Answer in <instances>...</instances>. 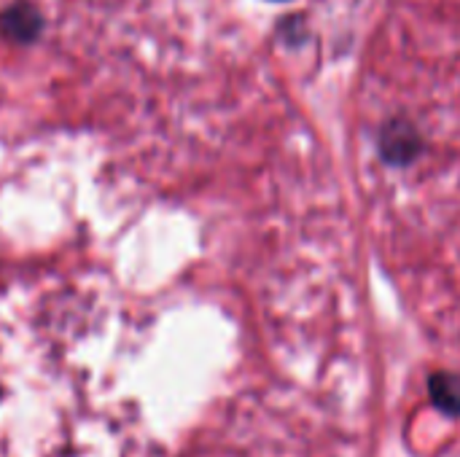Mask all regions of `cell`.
<instances>
[{
	"label": "cell",
	"mask_w": 460,
	"mask_h": 457,
	"mask_svg": "<svg viewBox=\"0 0 460 457\" xmlns=\"http://www.w3.org/2000/svg\"><path fill=\"white\" fill-rule=\"evenodd\" d=\"M380 148H383V156H385L391 164H407V162L418 154L420 140H418V135H415L412 127L396 124V127H391V129L383 132Z\"/></svg>",
	"instance_id": "1"
},
{
	"label": "cell",
	"mask_w": 460,
	"mask_h": 457,
	"mask_svg": "<svg viewBox=\"0 0 460 457\" xmlns=\"http://www.w3.org/2000/svg\"><path fill=\"white\" fill-rule=\"evenodd\" d=\"M3 27H5L13 38H32L35 30H38V16H35L27 5H19V8H13V11L3 19Z\"/></svg>",
	"instance_id": "2"
},
{
	"label": "cell",
	"mask_w": 460,
	"mask_h": 457,
	"mask_svg": "<svg viewBox=\"0 0 460 457\" xmlns=\"http://www.w3.org/2000/svg\"><path fill=\"white\" fill-rule=\"evenodd\" d=\"M434 393H437V401L442 407H450V409H460V385L453 382L450 377H437L434 382Z\"/></svg>",
	"instance_id": "3"
}]
</instances>
